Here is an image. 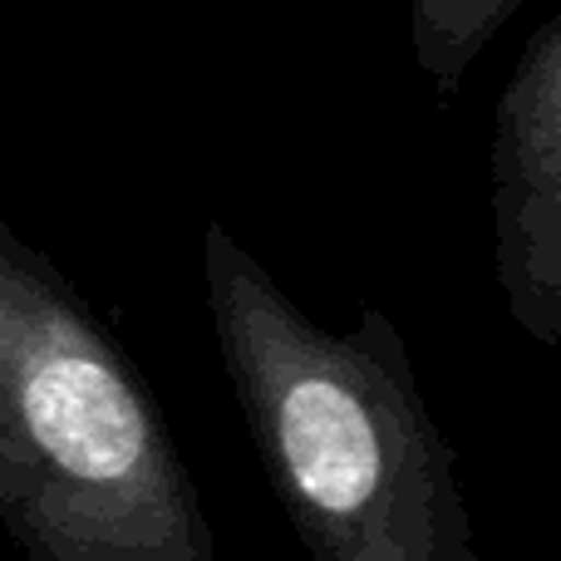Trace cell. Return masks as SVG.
Instances as JSON below:
<instances>
[{"label": "cell", "instance_id": "1", "mask_svg": "<svg viewBox=\"0 0 561 561\" xmlns=\"http://www.w3.org/2000/svg\"><path fill=\"white\" fill-rule=\"evenodd\" d=\"M232 385L316 561H473L448 448L385 320L320 330L227 227L203 237Z\"/></svg>", "mask_w": 561, "mask_h": 561}, {"label": "cell", "instance_id": "2", "mask_svg": "<svg viewBox=\"0 0 561 561\" xmlns=\"http://www.w3.org/2000/svg\"><path fill=\"white\" fill-rule=\"evenodd\" d=\"M0 507L39 561H207L193 488L138 379L5 222Z\"/></svg>", "mask_w": 561, "mask_h": 561}, {"label": "cell", "instance_id": "3", "mask_svg": "<svg viewBox=\"0 0 561 561\" xmlns=\"http://www.w3.org/2000/svg\"><path fill=\"white\" fill-rule=\"evenodd\" d=\"M493 222L513 316L552 345L561 320V15L523 39L497 94Z\"/></svg>", "mask_w": 561, "mask_h": 561}, {"label": "cell", "instance_id": "4", "mask_svg": "<svg viewBox=\"0 0 561 561\" xmlns=\"http://www.w3.org/2000/svg\"><path fill=\"white\" fill-rule=\"evenodd\" d=\"M527 0H404L409 55L438 99H454L483 49L507 30Z\"/></svg>", "mask_w": 561, "mask_h": 561}]
</instances>
